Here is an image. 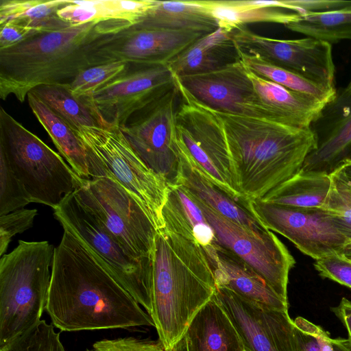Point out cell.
<instances>
[{"label": "cell", "mask_w": 351, "mask_h": 351, "mask_svg": "<svg viewBox=\"0 0 351 351\" xmlns=\"http://www.w3.org/2000/svg\"><path fill=\"white\" fill-rule=\"evenodd\" d=\"M150 258V317L169 350L211 300L215 280L202 247L165 228L157 231Z\"/></svg>", "instance_id": "277c9868"}, {"label": "cell", "mask_w": 351, "mask_h": 351, "mask_svg": "<svg viewBox=\"0 0 351 351\" xmlns=\"http://www.w3.org/2000/svg\"><path fill=\"white\" fill-rule=\"evenodd\" d=\"M298 351H351L348 339H332L322 327L302 317L294 320Z\"/></svg>", "instance_id": "d590c367"}, {"label": "cell", "mask_w": 351, "mask_h": 351, "mask_svg": "<svg viewBox=\"0 0 351 351\" xmlns=\"http://www.w3.org/2000/svg\"><path fill=\"white\" fill-rule=\"evenodd\" d=\"M317 142L307 156L304 171L330 174L351 160V90H337L310 126Z\"/></svg>", "instance_id": "d6986e66"}, {"label": "cell", "mask_w": 351, "mask_h": 351, "mask_svg": "<svg viewBox=\"0 0 351 351\" xmlns=\"http://www.w3.org/2000/svg\"><path fill=\"white\" fill-rule=\"evenodd\" d=\"M330 186V174L301 169L260 199L278 205L325 209Z\"/></svg>", "instance_id": "f1b7e54d"}, {"label": "cell", "mask_w": 351, "mask_h": 351, "mask_svg": "<svg viewBox=\"0 0 351 351\" xmlns=\"http://www.w3.org/2000/svg\"><path fill=\"white\" fill-rule=\"evenodd\" d=\"M224 311L248 351H298L288 311L271 308L216 286L212 297Z\"/></svg>", "instance_id": "2e32d148"}, {"label": "cell", "mask_w": 351, "mask_h": 351, "mask_svg": "<svg viewBox=\"0 0 351 351\" xmlns=\"http://www.w3.org/2000/svg\"><path fill=\"white\" fill-rule=\"evenodd\" d=\"M178 98L175 86L119 128L142 160L169 186L178 184L180 169L176 121Z\"/></svg>", "instance_id": "8fae6325"}, {"label": "cell", "mask_w": 351, "mask_h": 351, "mask_svg": "<svg viewBox=\"0 0 351 351\" xmlns=\"http://www.w3.org/2000/svg\"><path fill=\"white\" fill-rule=\"evenodd\" d=\"M347 88L350 90H351V80L348 84V85L347 86Z\"/></svg>", "instance_id": "681fc988"}, {"label": "cell", "mask_w": 351, "mask_h": 351, "mask_svg": "<svg viewBox=\"0 0 351 351\" xmlns=\"http://www.w3.org/2000/svg\"><path fill=\"white\" fill-rule=\"evenodd\" d=\"M345 254L351 260V251L346 252Z\"/></svg>", "instance_id": "c3c4849f"}, {"label": "cell", "mask_w": 351, "mask_h": 351, "mask_svg": "<svg viewBox=\"0 0 351 351\" xmlns=\"http://www.w3.org/2000/svg\"><path fill=\"white\" fill-rule=\"evenodd\" d=\"M29 106L46 130L59 154L82 178L91 180L86 148L72 128L32 92Z\"/></svg>", "instance_id": "83f0119b"}, {"label": "cell", "mask_w": 351, "mask_h": 351, "mask_svg": "<svg viewBox=\"0 0 351 351\" xmlns=\"http://www.w3.org/2000/svg\"><path fill=\"white\" fill-rule=\"evenodd\" d=\"M32 202L23 184L17 178L2 153H0V216L24 208Z\"/></svg>", "instance_id": "f35d334b"}, {"label": "cell", "mask_w": 351, "mask_h": 351, "mask_svg": "<svg viewBox=\"0 0 351 351\" xmlns=\"http://www.w3.org/2000/svg\"><path fill=\"white\" fill-rule=\"evenodd\" d=\"M250 208L267 230L286 237L315 261L345 253L351 243L326 210L299 208L250 200Z\"/></svg>", "instance_id": "7c38bea8"}, {"label": "cell", "mask_w": 351, "mask_h": 351, "mask_svg": "<svg viewBox=\"0 0 351 351\" xmlns=\"http://www.w3.org/2000/svg\"><path fill=\"white\" fill-rule=\"evenodd\" d=\"M0 153L23 184L32 202L55 209L81 184L62 156L0 108Z\"/></svg>", "instance_id": "8992f818"}, {"label": "cell", "mask_w": 351, "mask_h": 351, "mask_svg": "<svg viewBox=\"0 0 351 351\" xmlns=\"http://www.w3.org/2000/svg\"><path fill=\"white\" fill-rule=\"evenodd\" d=\"M174 77L195 99L213 110L277 123L241 61L213 71Z\"/></svg>", "instance_id": "e0dca14e"}, {"label": "cell", "mask_w": 351, "mask_h": 351, "mask_svg": "<svg viewBox=\"0 0 351 351\" xmlns=\"http://www.w3.org/2000/svg\"><path fill=\"white\" fill-rule=\"evenodd\" d=\"M176 86L180 99L176 114L178 136L213 182L229 194L243 197L237 190L225 134L216 113L176 80Z\"/></svg>", "instance_id": "30bf717a"}, {"label": "cell", "mask_w": 351, "mask_h": 351, "mask_svg": "<svg viewBox=\"0 0 351 351\" xmlns=\"http://www.w3.org/2000/svg\"><path fill=\"white\" fill-rule=\"evenodd\" d=\"M55 247L45 311L62 331L154 326L133 297L67 229Z\"/></svg>", "instance_id": "6da1fadb"}, {"label": "cell", "mask_w": 351, "mask_h": 351, "mask_svg": "<svg viewBox=\"0 0 351 351\" xmlns=\"http://www.w3.org/2000/svg\"><path fill=\"white\" fill-rule=\"evenodd\" d=\"M55 247L19 240L0 259V347L28 330L45 310Z\"/></svg>", "instance_id": "5b68a950"}, {"label": "cell", "mask_w": 351, "mask_h": 351, "mask_svg": "<svg viewBox=\"0 0 351 351\" xmlns=\"http://www.w3.org/2000/svg\"><path fill=\"white\" fill-rule=\"evenodd\" d=\"M162 217L165 228L202 247L217 243L213 228L183 185L169 186Z\"/></svg>", "instance_id": "d4e9b609"}, {"label": "cell", "mask_w": 351, "mask_h": 351, "mask_svg": "<svg viewBox=\"0 0 351 351\" xmlns=\"http://www.w3.org/2000/svg\"><path fill=\"white\" fill-rule=\"evenodd\" d=\"M73 193L127 254L136 260L151 254L158 230L144 208L115 180L83 179Z\"/></svg>", "instance_id": "9c48e42d"}, {"label": "cell", "mask_w": 351, "mask_h": 351, "mask_svg": "<svg viewBox=\"0 0 351 351\" xmlns=\"http://www.w3.org/2000/svg\"><path fill=\"white\" fill-rule=\"evenodd\" d=\"M128 27L120 21L88 22L40 33L0 50V98L13 95L23 103L38 86L71 83L83 70L99 65L100 45Z\"/></svg>", "instance_id": "7a4b0ae2"}, {"label": "cell", "mask_w": 351, "mask_h": 351, "mask_svg": "<svg viewBox=\"0 0 351 351\" xmlns=\"http://www.w3.org/2000/svg\"><path fill=\"white\" fill-rule=\"evenodd\" d=\"M30 92L63 119L75 132L86 127H104L86 101L73 93L70 83L41 85Z\"/></svg>", "instance_id": "4dcf8cb0"}, {"label": "cell", "mask_w": 351, "mask_h": 351, "mask_svg": "<svg viewBox=\"0 0 351 351\" xmlns=\"http://www.w3.org/2000/svg\"><path fill=\"white\" fill-rule=\"evenodd\" d=\"M86 351H90V350H86Z\"/></svg>", "instance_id": "816d5d0a"}, {"label": "cell", "mask_w": 351, "mask_h": 351, "mask_svg": "<svg viewBox=\"0 0 351 351\" xmlns=\"http://www.w3.org/2000/svg\"><path fill=\"white\" fill-rule=\"evenodd\" d=\"M243 351H248V350H247L244 349V350H243Z\"/></svg>", "instance_id": "f907efd6"}, {"label": "cell", "mask_w": 351, "mask_h": 351, "mask_svg": "<svg viewBox=\"0 0 351 351\" xmlns=\"http://www.w3.org/2000/svg\"><path fill=\"white\" fill-rule=\"evenodd\" d=\"M178 143L180 157L178 184L185 186L201 202L239 226L258 234L269 231L253 213L250 200L234 197L220 188L204 172L178 136Z\"/></svg>", "instance_id": "ffe728a7"}, {"label": "cell", "mask_w": 351, "mask_h": 351, "mask_svg": "<svg viewBox=\"0 0 351 351\" xmlns=\"http://www.w3.org/2000/svg\"><path fill=\"white\" fill-rule=\"evenodd\" d=\"M330 178L325 210L332 215L351 243V182L340 167L330 173ZM348 251H351V246Z\"/></svg>", "instance_id": "e575fe53"}, {"label": "cell", "mask_w": 351, "mask_h": 351, "mask_svg": "<svg viewBox=\"0 0 351 351\" xmlns=\"http://www.w3.org/2000/svg\"><path fill=\"white\" fill-rule=\"evenodd\" d=\"M94 351H165L162 342L134 337L104 339L93 344Z\"/></svg>", "instance_id": "b9f144b4"}, {"label": "cell", "mask_w": 351, "mask_h": 351, "mask_svg": "<svg viewBox=\"0 0 351 351\" xmlns=\"http://www.w3.org/2000/svg\"><path fill=\"white\" fill-rule=\"evenodd\" d=\"M38 34L27 27L12 23L0 25V50L13 47Z\"/></svg>", "instance_id": "ee69618b"}, {"label": "cell", "mask_w": 351, "mask_h": 351, "mask_svg": "<svg viewBox=\"0 0 351 351\" xmlns=\"http://www.w3.org/2000/svg\"><path fill=\"white\" fill-rule=\"evenodd\" d=\"M69 0H0V25L12 23L38 33L71 26L60 19L58 11Z\"/></svg>", "instance_id": "f546056e"}, {"label": "cell", "mask_w": 351, "mask_h": 351, "mask_svg": "<svg viewBox=\"0 0 351 351\" xmlns=\"http://www.w3.org/2000/svg\"><path fill=\"white\" fill-rule=\"evenodd\" d=\"M176 86L175 77L165 65H139L129 69L96 90L82 97L104 127L120 128L136 112Z\"/></svg>", "instance_id": "9a60e30c"}, {"label": "cell", "mask_w": 351, "mask_h": 351, "mask_svg": "<svg viewBox=\"0 0 351 351\" xmlns=\"http://www.w3.org/2000/svg\"><path fill=\"white\" fill-rule=\"evenodd\" d=\"M130 65L128 62L116 61L87 68L70 83L71 90L78 97H88L126 71Z\"/></svg>", "instance_id": "74e56055"}, {"label": "cell", "mask_w": 351, "mask_h": 351, "mask_svg": "<svg viewBox=\"0 0 351 351\" xmlns=\"http://www.w3.org/2000/svg\"><path fill=\"white\" fill-rule=\"evenodd\" d=\"M107 173L147 212L157 230L165 226L162 210L169 185L142 160L116 127H86L75 132Z\"/></svg>", "instance_id": "52a82bcc"}, {"label": "cell", "mask_w": 351, "mask_h": 351, "mask_svg": "<svg viewBox=\"0 0 351 351\" xmlns=\"http://www.w3.org/2000/svg\"><path fill=\"white\" fill-rule=\"evenodd\" d=\"M184 335L189 351H243L232 322L212 298L195 315Z\"/></svg>", "instance_id": "cb8c5ba5"}, {"label": "cell", "mask_w": 351, "mask_h": 351, "mask_svg": "<svg viewBox=\"0 0 351 351\" xmlns=\"http://www.w3.org/2000/svg\"><path fill=\"white\" fill-rule=\"evenodd\" d=\"M193 196L213 228L217 243L250 265L287 302L289 274L295 261L282 242L270 230L258 234L239 226Z\"/></svg>", "instance_id": "4fadbf2b"}, {"label": "cell", "mask_w": 351, "mask_h": 351, "mask_svg": "<svg viewBox=\"0 0 351 351\" xmlns=\"http://www.w3.org/2000/svg\"><path fill=\"white\" fill-rule=\"evenodd\" d=\"M0 351H65L53 324L40 319L36 324L0 347Z\"/></svg>", "instance_id": "8d00e7d4"}, {"label": "cell", "mask_w": 351, "mask_h": 351, "mask_svg": "<svg viewBox=\"0 0 351 351\" xmlns=\"http://www.w3.org/2000/svg\"><path fill=\"white\" fill-rule=\"evenodd\" d=\"M284 8L300 14L325 13L351 5V1L343 0H281Z\"/></svg>", "instance_id": "7bdbcfd3"}, {"label": "cell", "mask_w": 351, "mask_h": 351, "mask_svg": "<svg viewBox=\"0 0 351 351\" xmlns=\"http://www.w3.org/2000/svg\"><path fill=\"white\" fill-rule=\"evenodd\" d=\"M214 274L216 286L265 306L288 311L281 298L250 265L218 243L202 247Z\"/></svg>", "instance_id": "44dd1931"}, {"label": "cell", "mask_w": 351, "mask_h": 351, "mask_svg": "<svg viewBox=\"0 0 351 351\" xmlns=\"http://www.w3.org/2000/svg\"><path fill=\"white\" fill-rule=\"evenodd\" d=\"M38 211L21 208L0 216V256H3L13 237L32 227Z\"/></svg>", "instance_id": "ab89813d"}, {"label": "cell", "mask_w": 351, "mask_h": 351, "mask_svg": "<svg viewBox=\"0 0 351 351\" xmlns=\"http://www.w3.org/2000/svg\"><path fill=\"white\" fill-rule=\"evenodd\" d=\"M239 53L243 66L263 79L290 90L311 95L325 104L332 99L337 93L336 89L331 90L318 85L257 56L244 53L239 50Z\"/></svg>", "instance_id": "836d02e7"}, {"label": "cell", "mask_w": 351, "mask_h": 351, "mask_svg": "<svg viewBox=\"0 0 351 351\" xmlns=\"http://www.w3.org/2000/svg\"><path fill=\"white\" fill-rule=\"evenodd\" d=\"M205 6L216 19L219 28L228 32L254 23H274L285 25L297 20L300 14L278 8L243 9L235 6L231 0H203Z\"/></svg>", "instance_id": "1f68e13d"}, {"label": "cell", "mask_w": 351, "mask_h": 351, "mask_svg": "<svg viewBox=\"0 0 351 351\" xmlns=\"http://www.w3.org/2000/svg\"><path fill=\"white\" fill-rule=\"evenodd\" d=\"M53 215L90 251L113 278L149 315L152 313L150 255L136 260L77 200L74 193L53 209Z\"/></svg>", "instance_id": "ba28073f"}, {"label": "cell", "mask_w": 351, "mask_h": 351, "mask_svg": "<svg viewBox=\"0 0 351 351\" xmlns=\"http://www.w3.org/2000/svg\"><path fill=\"white\" fill-rule=\"evenodd\" d=\"M157 0L72 1L57 14L71 25L88 22L120 21L134 25L156 5Z\"/></svg>", "instance_id": "4316f807"}, {"label": "cell", "mask_w": 351, "mask_h": 351, "mask_svg": "<svg viewBox=\"0 0 351 351\" xmlns=\"http://www.w3.org/2000/svg\"><path fill=\"white\" fill-rule=\"evenodd\" d=\"M241 61L232 33L221 28L206 34L167 62L174 77L216 71Z\"/></svg>", "instance_id": "7402d4cb"}, {"label": "cell", "mask_w": 351, "mask_h": 351, "mask_svg": "<svg viewBox=\"0 0 351 351\" xmlns=\"http://www.w3.org/2000/svg\"><path fill=\"white\" fill-rule=\"evenodd\" d=\"M314 267L319 276L351 289V260L345 253L316 260Z\"/></svg>", "instance_id": "60d3db41"}, {"label": "cell", "mask_w": 351, "mask_h": 351, "mask_svg": "<svg viewBox=\"0 0 351 351\" xmlns=\"http://www.w3.org/2000/svg\"><path fill=\"white\" fill-rule=\"evenodd\" d=\"M340 167L344 172L345 175L351 182V160H348L343 163Z\"/></svg>", "instance_id": "7dc6e473"}, {"label": "cell", "mask_w": 351, "mask_h": 351, "mask_svg": "<svg viewBox=\"0 0 351 351\" xmlns=\"http://www.w3.org/2000/svg\"><path fill=\"white\" fill-rule=\"evenodd\" d=\"M232 34L241 52L257 56L326 88L336 89L335 66L329 43L310 36L276 39L257 34L245 27Z\"/></svg>", "instance_id": "5bb4252c"}, {"label": "cell", "mask_w": 351, "mask_h": 351, "mask_svg": "<svg viewBox=\"0 0 351 351\" xmlns=\"http://www.w3.org/2000/svg\"><path fill=\"white\" fill-rule=\"evenodd\" d=\"M204 35L132 25L106 38L98 48L97 58L99 64L121 61L139 65H165Z\"/></svg>", "instance_id": "ac0fdd59"}, {"label": "cell", "mask_w": 351, "mask_h": 351, "mask_svg": "<svg viewBox=\"0 0 351 351\" xmlns=\"http://www.w3.org/2000/svg\"><path fill=\"white\" fill-rule=\"evenodd\" d=\"M247 73L258 97L279 124L309 129L326 104L314 97L287 88L248 70Z\"/></svg>", "instance_id": "603a6c76"}, {"label": "cell", "mask_w": 351, "mask_h": 351, "mask_svg": "<svg viewBox=\"0 0 351 351\" xmlns=\"http://www.w3.org/2000/svg\"><path fill=\"white\" fill-rule=\"evenodd\" d=\"M214 111L223 130L237 190L248 200L262 199L297 173L317 147L310 128Z\"/></svg>", "instance_id": "3957f363"}, {"label": "cell", "mask_w": 351, "mask_h": 351, "mask_svg": "<svg viewBox=\"0 0 351 351\" xmlns=\"http://www.w3.org/2000/svg\"><path fill=\"white\" fill-rule=\"evenodd\" d=\"M285 26L331 45L351 40V5L325 13L300 14L297 20Z\"/></svg>", "instance_id": "d6a6232c"}, {"label": "cell", "mask_w": 351, "mask_h": 351, "mask_svg": "<svg viewBox=\"0 0 351 351\" xmlns=\"http://www.w3.org/2000/svg\"><path fill=\"white\" fill-rule=\"evenodd\" d=\"M331 311L341 322L348 333V341L351 345V301L342 298L339 304L331 308Z\"/></svg>", "instance_id": "f6af8a7d"}, {"label": "cell", "mask_w": 351, "mask_h": 351, "mask_svg": "<svg viewBox=\"0 0 351 351\" xmlns=\"http://www.w3.org/2000/svg\"><path fill=\"white\" fill-rule=\"evenodd\" d=\"M165 351H189L186 336L184 335L171 348Z\"/></svg>", "instance_id": "bcb514c9"}, {"label": "cell", "mask_w": 351, "mask_h": 351, "mask_svg": "<svg viewBox=\"0 0 351 351\" xmlns=\"http://www.w3.org/2000/svg\"><path fill=\"white\" fill-rule=\"evenodd\" d=\"M134 26L203 34L219 28L217 21L201 0L158 1L147 14Z\"/></svg>", "instance_id": "484cf974"}]
</instances>
